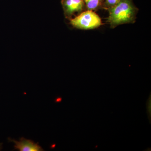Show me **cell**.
Here are the masks:
<instances>
[{"label":"cell","mask_w":151,"mask_h":151,"mask_svg":"<svg viewBox=\"0 0 151 151\" xmlns=\"http://www.w3.org/2000/svg\"><path fill=\"white\" fill-rule=\"evenodd\" d=\"M9 142H12L15 144L14 148L15 150L20 151H42L43 149L39 145L38 143H36L31 140L27 139L22 137L19 141L8 138Z\"/></svg>","instance_id":"277c9868"},{"label":"cell","mask_w":151,"mask_h":151,"mask_svg":"<svg viewBox=\"0 0 151 151\" xmlns=\"http://www.w3.org/2000/svg\"><path fill=\"white\" fill-rule=\"evenodd\" d=\"M121 0H104L103 8L108 10L116 5Z\"/></svg>","instance_id":"8992f818"},{"label":"cell","mask_w":151,"mask_h":151,"mask_svg":"<svg viewBox=\"0 0 151 151\" xmlns=\"http://www.w3.org/2000/svg\"><path fill=\"white\" fill-rule=\"evenodd\" d=\"M3 147V143H0V150H2Z\"/></svg>","instance_id":"ba28073f"},{"label":"cell","mask_w":151,"mask_h":151,"mask_svg":"<svg viewBox=\"0 0 151 151\" xmlns=\"http://www.w3.org/2000/svg\"><path fill=\"white\" fill-rule=\"evenodd\" d=\"M107 10L108 22L111 28L114 29L120 25L134 23L139 10L133 0H121Z\"/></svg>","instance_id":"6da1fadb"},{"label":"cell","mask_w":151,"mask_h":151,"mask_svg":"<svg viewBox=\"0 0 151 151\" xmlns=\"http://www.w3.org/2000/svg\"><path fill=\"white\" fill-rule=\"evenodd\" d=\"M69 21L73 27L80 29H94L102 25L100 17L91 10H85Z\"/></svg>","instance_id":"7a4b0ae2"},{"label":"cell","mask_w":151,"mask_h":151,"mask_svg":"<svg viewBox=\"0 0 151 151\" xmlns=\"http://www.w3.org/2000/svg\"><path fill=\"white\" fill-rule=\"evenodd\" d=\"M103 1H104V0H103Z\"/></svg>","instance_id":"9c48e42d"},{"label":"cell","mask_w":151,"mask_h":151,"mask_svg":"<svg viewBox=\"0 0 151 151\" xmlns=\"http://www.w3.org/2000/svg\"><path fill=\"white\" fill-rule=\"evenodd\" d=\"M63 12L68 19L73 18L75 14H80L86 10L83 0H61Z\"/></svg>","instance_id":"3957f363"},{"label":"cell","mask_w":151,"mask_h":151,"mask_svg":"<svg viewBox=\"0 0 151 151\" xmlns=\"http://www.w3.org/2000/svg\"><path fill=\"white\" fill-rule=\"evenodd\" d=\"M147 109H148V114L149 116H150V118H151V97L150 96V98H149L148 100L147 103Z\"/></svg>","instance_id":"52a82bcc"},{"label":"cell","mask_w":151,"mask_h":151,"mask_svg":"<svg viewBox=\"0 0 151 151\" xmlns=\"http://www.w3.org/2000/svg\"><path fill=\"white\" fill-rule=\"evenodd\" d=\"M86 10L97 11L103 8V0H83Z\"/></svg>","instance_id":"5b68a950"}]
</instances>
